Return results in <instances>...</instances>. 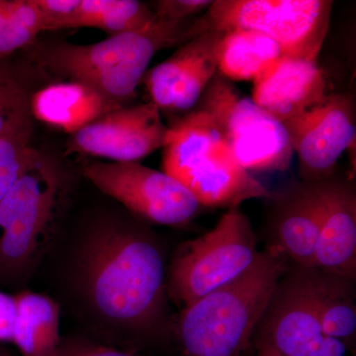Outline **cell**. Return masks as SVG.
Segmentation results:
<instances>
[{"label": "cell", "mask_w": 356, "mask_h": 356, "mask_svg": "<svg viewBox=\"0 0 356 356\" xmlns=\"http://www.w3.org/2000/svg\"><path fill=\"white\" fill-rule=\"evenodd\" d=\"M31 134L0 136V201L24 172L36 152L30 146Z\"/></svg>", "instance_id": "cell-24"}, {"label": "cell", "mask_w": 356, "mask_h": 356, "mask_svg": "<svg viewBox=\"0 0 356 356\" xmlns=\"http://www.w3.org/2000/svg\"><path fill=\"white\" fill-rule=\"evenodd\" d=\"M32 131L27 91L15 77L0 69V136Z\"/></svg>", "instance_id": "cell-23"}, {"label": "cell", "mask_w": 356, "mask_h": 356, "mask_svg": "<svg viewBox=\"0 0 356 356\" xmlns=\"http://www.w3.org/2000/svg\"><path fill=\"white\" fill-rule=\"evenodd\" d=\"M122 106L76 81L50 84L30 98V110L35 118L72 135Z\"/></svg>", "instance_id": "cell-17"}, {"label": "cell", "mask_w": 356, "mask_h": 356, "mask_svg": "<svg viewBox=\"0 0 356 356\" xmlns=\"http://www.w3.org/2000/svg\"><path fill=\"white\" fill-rule=\"evenodd\" d=\"M15 297L0 291V341H13Z\"/></svg>", "instance_id": "cell-28"}, {"label": "cell", "mask_w": 356, "mask_h": 356, "mask_svg": "<svg viewBox=\"0 0 356 356\" xmlns=\"http://www.w3.org/2000/svg\"><path fill=\"white\" fill-rule=\"evenodd\" d=\"M70 266L72 292L97 329L129 337L161 330L165 259L151 231L118 218L97 220L77 241Z\"/></svg>", "instance_id": "cell-1"}, {"label": "cell", "mask_w": 356, "mask_h": 356, "mask_svg": "<svg viewBox=\"0 0 356 356\" xmlns=\"http://www.w3.org/2000/svg\"><path fill=\"white\" fill-rule=\"evenodd\" d=\"M42 14L46 30L65 29L81 0H34Z\"/></svg>", "instance_id": "cell-25"}, {"label": "cell", "mask_w": 356, "mask_h": 356, "mask_svg": "<svg viewBox=\"0 0 356 356\" xmlns=\"http://www.w3.org/2000/svg\"><path fill=\"white\" fill-rule=\"evenodd\" d=\"M13 343L22 356H56L60 348V306L43 294L15 295Z\"/></svg>", "instance_id": "cell-18"}, {"label": "cell", "mask_w": 356, "mask_h": 356, "mask_svg": "<svg viewBox=\"0 0 356 356\" xmlns=\"http://www.w3.org/2000/svg\"><path fill=\"white\" fill-rule=\"evenodd\" d=\"M259 254L250 219L241 207L231 208L214 229L175 250L166 292L184 309L242 275Z\"/></svg>", "instance_id": "cell-6"}, {"label": "cell", "mask_w": 356, "mask_h": 356, "mask_svg": "<svg viewBox=\"0 0 356 356\" xmlns=\"http://www.w3.org/2000/svg\"></svg>", "instance_id": "cell-33"}, {"label": "cell", "mask_w": 356, "mask_h": 356, "mask_svg": "<svg viewBox=\"0 0 356 356\" xmlns=\"http://www.w3.org/2000/svg\"><path fill=\"white\" fill-rule=\"evenodd\" d=\"M83 173L100 191L146 221L184 226L202 207L181 182L140 163H95Z\"/></svg>", "instance_id": "cell-10"}, {"label": "cell", "mask_w": 356, "mask_h": 356, "mask_svg": "<svg viewBox=\"0 0 356 356\" xmlns=\"http://www.w3.org/2000/svg\"><path fill=\"white\" fill-rule=\"evenodd\" d=\"M56 356H60V353H58V350L57 355H56Z\"/></svg>", "instance_id": "cell-32"}, {"label": "cell", "mask_w": 356, "mask_h": 356, "mask_svg": "<svg viewBox=\"0 0 356 356\" xmlns=\"http://www.w3.org/2000/svg\"><path fill=\"white\" fill-rule=\"evenodd\" d=\"M194 20H168L156 15L142 29L112 35L97 43L58 44L46 51L44 64L123 105L135 95L159 51L191 40Z\"/></svg>", "instance_id": "cell-3"}, {"label": "cell", "mask_w": 356, "mask_h": 356, "mask_svg": "<svg viewBox=\"0 0 356 356\" xmlns=\"http://www.w3.org/2000/svg\"><path fill=\"white\" fill-rule=\"evenodd\" d=\"M284 126L303 182L317 184L334 177L341 154L355 147V104L348 95H327Z\"/></svg>", "instance_id": "cell-11"}, {"label": "cell", "mask_w": 356, "mask_h": 356, "mask_svg": "<svg viewBox=\"0 0 356 356\" xmlns=\"http://www.w3.org/2000/svg\"><path fill=\"white\" fill-rule=\"evenodd\" d=\"M324 74L317 62L281 57L255 79V104L284 125L327 96Z\"/></svg>", "instance_id": "cell-16"}, {"label": "cell", "mask_w": 356, "mask_h": 356, "mask_svg": "<svg viewBox=\"0 0 356 356\" xmlns=\"http://www.w3.org/2000/svg\"><path fill=\"white\" fill-rule=\"evenodd\" d=\"M323 334L317 269L289 266L274 288L255 329V348L280 356H318Z\"/></svg>", "instance_id": "cell-9"}, {"label": "cell", "mask_w": 356, "mask_h": 356, "mask_svg": "<svg viewBox=\"0 0 356 356\" xmlns=\"http://www.w3.org/2000/svg\"><path fill=\"white\" fill-rule=\"evenodd\" d=\"M209 0H159L154 1V13L168 20H185L202 13L212 6Z\"/></svg>", "instance_id": "cell-26"}, {"label": "cell", "mask_w": 356, "mask_h": 356, "mask_svg": "<svg viewBox=\"0 0 356 356\" xmlns=\"http://www.w3.org/2000/svg\"><path fill=\"white\" fill-rule=\"evenodd\" d=\"M346 344L336 337L324 336L318 356H346Z\"/></svg>", "instance_id": "cell-29"}, {"label": "cell", "mask_w": 356, "mask_h": 356, "mask_svg": "<svg viewBox=\"0 0 356 356\" xmlns=\"http://www.w3.org/2000/svg\"><path fill=\"white\" fill-rule=\"evenodd\" d=\"M168 126L153 102L120 107L72 135L70 149L116 163H139L165 146Z\"/></svg>", "instance_id": "cell-12"}, {"label": "cell", "mask_w": 356, "mask_h": 356, "mask_svg": "<svg viewBox=\"0 0 356 356\" xmlns=\"http://www.w3.org/2000/svg\"><path fill=\"white\" fill-rule=\"evenodd\" d=\"M196 107L216 123L236 161L250 175L289 168L294 151L285 126L219 72Z\"/></svg>", "instance_id": "cell-8"}, {"label": "cell", "mask_w": 356, "mask_h": 356, "mask_svg": "<svg viewBox=\"0 0 356 356\" xmlns=\"http://www.w3.org/2000/svg\"><path fill=\"white\" fill-rule=\"evenodd\" d=\"M58 353H60V356H140L92 343H77L67 346H60Z\"/></svg>", "instance_id": "cell-27"}, {"label": "cell", "mask_w": 356, "mask_h": 356, "mask_svg": "<svg viewBox=\"0 0 356 356\" xmlns=\"http://www.w3.org/2000/svg\"><path fill=\"white\" fill-rule=\"evenodd\" d=\"M273 39L250 30L222 33L218 50V72L229 81H252L283 57Z\"/></svg>", "instance_id": "cell-19"}, {"label": "cell", "mask_w": 356, "mask_h": 356, "mask_svg": "<svg viewBox=\"0 0 356 356\" xmlns=\"http://www.w3.org/2000/svg\"><path fill=\"white\" fill-rule=\"evenodd\" d=\"M289 264L267 245L242 275L182 309L177 325L181 355L242 356Z\"/></svg>", "instance_id": "cell-2"}, {"label": "cell", "mask_w": 356, "mask_h": 356, "mask_svg": "<svg viewBox=\"0 0 356 356\" xmlns=\"http://www.w3.org/2000/svg\"><path fill=\"white\" fill-rule=\"evenodd\" d=\"M332 8L330 0H217L195 18L191 36L250 30L275 41L285 57L317 62Z\"/></svg>", "instance_id": "cell-5"}, {"label": "cell", "mask_w": 356, "mask_h": 356, "mask_svg": "<svg viewBox=\"0 0 356 356\" xmlns=\"http://www.w3.org/2000/svg\"><path fill=\"white\" fill-rule=\"evenodd\" d=\"M321 231L315 269L356 278V192L351 178L334 177L317 182Z\"/></svg>", "instance_id": "cell-14"}, {"label": "cell", "mask_w": 356, "mask_h": 356, "mask_svg": "<svg viewBox=\"0 0 356 356\" xmlns=\"http://www.w3.org/2000/svg\"><path fill=\"white\" fill-rule=\"evenodd\" d=\"M0 356H7L6 351L2 350L1 348H0Z\"/></svg>", "instance_id": "cell-31"}, {"label": "cell", "mask_w": 356, "mask_h": 356, "mask_svg": "<svg viewBox=\"0 0 356 356\" xmlns=\"http://www.w3.org/2000/svg\"><path fill=\"white\" fill-rule=\"evenodd\" d=\"M163 172L175 177L206 207H241L274 193L243 170L209 115L195 107L168 127Z\"/></svg>", "instance_id": "cell-4"}, {"label": "cell", "mask_w": 356, "mask_h": 356, "mask_svg": "<svg viewBox=\"0 0 356 356\" xmlns=\"http://www.w3.org/2000/svg\"><path fill=\"white\" fill-rule=\"evenodd\" d=\"M62 184L58 165L36 151L0 201V285L17 284L32 266L53 219Z\"/></svg>", "instance_id": "cell-7"}, {"label": "cell", "mask_w": 356, "mask_h": 356, "mask_svg": "<svg viewBox=\"0 0 356 356\" xmlns=\"http://www.w3.org/2000/svg\"><path fill=\"white\" fill-rule=\"evenodd\" d=\"M257 356H280L267 348H257Z\"/></svg>", "instance_id": "cell-30"}, {"label": "cell", "mask_w": 356, "mask_h": 356, "mask_svg": "<svg viewBox=\"0 0 356 356\" xmlns=\"http://www.w3.org/2000/svg\"><path fill=\"white\" fill-rule=\"evenodd\" d=\"M269 220L270 243L293 266L315 268L321 210L315 184L297 182L280 193H274Z\"/></svg>", "instance_id": "cell-15"}, {"label": "cell", "mask_w": 356, "mask_h": 356, "mask_svg": "<svg viewBox=\"0 0 356 356\" xmlns=\"http://www.w3.org/2000/svg\"><path fill=\"white\" fill-rule=\"evenodd\" d=\"M154 18L153 9L136 0H81L65 29L97 28L116 35L142 29Z\"/></svg>", "instance_id": "cell-21"}, {"label": "cell", "mask_w": 356, "mask_h": 356, "mask_svg": "<svg viewBox=\"0 0 356 356\" xmlns=\"http://www.w3.org/2000/svg\"><path fill=\"white\" fill-rule=\"evenodd\" d=\"M318 306L323 334L336 337L355 350V280L318 271Z\"/></svg>", "instance_id": "cell-20"}, {"label": "cell", "mask_w": 356, "mask_h": 356, "mask_svg": "<svg viewBox=\"0 0 356 356\" xmlns=\"http://www.w3.org/2000/svg\"><path fill=\"white\" fill-rule=\"evenodd\" d=\"M46 31L34 0H0V56L32 43Z\"/></svg>", "instance_id": "cell-22"}, {"label": "cell", "mask_w": 356, "mask_h": 356, "mask_svg": "<svg viewBox=\"0 0 356 356\" xmlns=\"http://www.w3.org/2000/svg\"><path fill=\"white\" fill-rule=\"evenodd\" d=\"M222 32H206L185 42L144 76L151 102L161 111L188 113L218 74Z\"/></svg>", "instance_id": "cell-13"}]
</instances>
